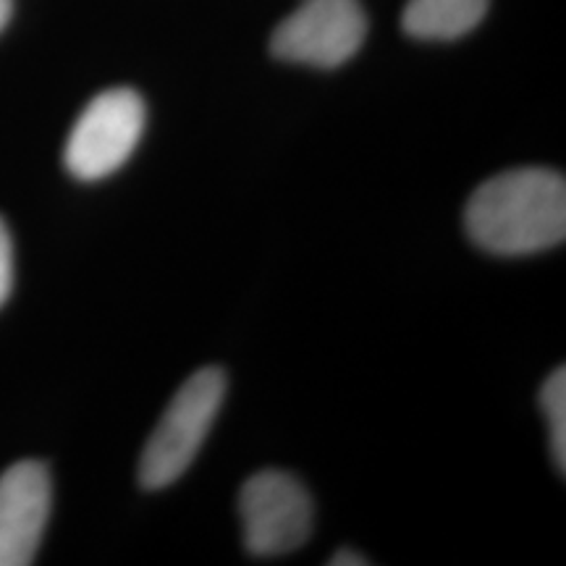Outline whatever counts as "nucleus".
Listing matches in <instances>:
<instances>
[{
	"label": "nucleus",
	"mask_w": 566,
	"mask_h": 566,
	"mask_svg": "<svg viewBox=\"0 0 566 566\" xmlns=\"http://www.w3.org/2000/svg\"><path fill=\"white\" fill-rule=\"evenodd\" d=\"M464 226L480 250L520 258L562 244L566 181L548 168H516L488 179L470 197Z\"/></svg>",
	"instance_id": "obj_1"
},
{
	"label": "nucleus",
	"mask_w": 566,
	"mask_h": 566,
	"mask_svg": "<svg viewBox=\"0 0 566 566\" xmlns=\"http://www.w3.org/2000/svg\"><path fill=\"white\" fill-rule=\"evenodd\" d=\"M226 399V373L202 367L184 384L155 424L139 459V483L160 491L176 483L202 449Z\"/></svg>",
	"instance_id": "obj_2"
},
{
	"label": "nucleus",
	"mask_w": 566,
	"mask_h": 566,
	"mask_svg": "<svg viewBox=\"0 0 566 566\" xmlns=\"http://www.w3.org/2000/svg\"><path fill=\"white\" fill-rule=\"evenodd\" d=\"M147 108L139 92L105 90L92 97L66 139L63 163L80 181H101L116 174L137 150L145 132Z\"/></svg>",
	"instance_id": "obj_3"
},
{
	"label": "nucleus",
	"mask_w": 566,
	"mask_h": 566,
	"mask_svg": "<svg viewBox=\"0 0 566 566\" xmlns=\"http://www.w3.org/2000/svg\"><path fill=\"white\" fill-rule=\"evenodd\" d=\"M239 514L252 556H283L302 548L315 520L307 488L281 470L254 472L247 480L239 493Z\"/></svg>",
	"instance_id": "obj_4"
},
{
	"label": "nucleus",
	"mask_w": 566,
	"mask_h": 566,
	"mask_svg": "<svg viewBox=\"0 0 566 566\" xmlns=\"http://www.w3.org/2000/svg\"><path fill=\"white\" fill-rule=\"evenodd\" d=\"M367 17L359 0H304L275 27L271 53L279 61L338 69L359 53Z\"/></svg>",
	"instance_id": "obj_5"
},
{
	"label": "nucleus",
	"mask_w": 566,
	"mask_h": 566,
	"mask_svg": "<svg viewBox=\"0 0 566 566\" xmlns=\"http://www.w3.org/2000/svg\"><path fill=\"white\" fill-rule=\"evenodd\" d=\"M51 472L17 462L0 475V566H30L51 516Z\"/></svg>",
	"instance_id": "obj_6"
},
{
	"label": "nucleus",
	"mask_w": 566,
	"mask_h": 566,
	"mask_svg": "<svg viewBox=\"0 0 566 566\" xmlns=\"http://www.w3.org/2000/svg\"><path fill=\"white\" fill-rule=\"evenodd\" d=\"M488 6L491 0H409L401 27L415 40H459L485 19Z\"/></svg>",
	"instance_id": "obj_7"
},
{
	"label": "nucleus",
	"mask_w": 566,
	"mask_h": 566,
	"mask_svg": "<svg viewBox=\"0 0 566 566\" xmlns=\"http://www.w3.org/2000/svg\"><path fill=\"white\" fill-rule=\"evenodd\" d=\"M541 407L548 422V443L551 457L558 475L566 470V370L558 367L548 375V380L541 388Z\"/></svg>",
	"instance_id": "obj_8"
},
{
	"label": "nucleus",
	"mask_w": 566,
	"mask_h": 566,
	"mask_svg": "<svg viewBox=\"0 0 566 566\" xmlns=\"http://www.w3.org/2000/svg\"><path fill=\"white\" fill-rule=\"evenodd\" d=\"M13 289V244L6 223L0 221V307L9 302Z\"/></svg>",
	"instance_id": "obj_9"
},
{
	"label": "nucleus",
	"mask_w": 566,
	"mask_h": 566,
	"mask_svg": "<svg viewBox=\"0 0 566 566\" xmlns=\"http://www.w3.org/2000/svg\"><path fill=\"white\" fill-rule=\"evenodd\" d=\"M331 564H334V566H342V564H359V566H365L367 558L359 556V554H352V551H338V554L331 558Z\"/></svg>",
	"instance_id": "obj_10"
},
{
	"label": "nucleus",
	"mask_w": 566,
	"mask_h": 566,
	"mask_svg": "<svg viewBox=\"0 0 566 566\" xmlns=\"http://www.w3.org/2000/svg\"><path fill=\"white\" fill-rule=\"evenodd\" d=\"M11 13H13V0H0V32H3L6 24L11 21Z\"/></svg>",
	"instance_id": "obj_11"
}]
</instances>
